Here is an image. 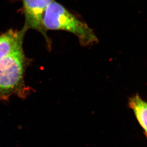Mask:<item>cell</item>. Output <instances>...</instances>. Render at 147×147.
<instances>
[{
	"instance_id": "cell-1",
	"label": "cell",
	"mask_w": 147,
	"mask_h": 147,
	"mask_svg": "<svg viewBox=\"0 0 147 147\" xmlns=\"http://www.w3.org/2000/svg\"><path fill=\"white\" fill-rule=\"evenodd\" d=\"M45 30H62L74 34L83 47L93 45L98 39L92 29L79 20L60 3L54 1L49 5L43 18Z\"/></svg>"
},
{
	"instance_id": "cell-2",
	"label": "cell",
	"mask_w": 147,
	"mask_h": 147,
	"mask_svg": "<svg viewBox=\"0 0 147 147\" xmlns=\"http://www.w3.org/2000/svg\"><path fill=\"white\" fill-rule=\"evenodd\" d=\"M26 58L23 49L0 59V99L13 95L24 97L27 92L24 80Z\"/></svg>"
},
{
	"instance_id": "cell-3",
	"label": "cell",
	"mask_w": 147,
	"mask_h": 147,
	"mask_svg": "<svg viewBox=\"0 0 147 147\" xmlns=\"http://www.w3.org/2000/svg\"><path fill=\"white\" fill-rule=\"evenodd\" d=\"M55 0H23L25 23L23 28L26 31L34 29L44 36L48 46L50 41L43 24V18L47 8Z\"/></svg>"
},
{
	"instance_id": "cell-4",
	"label": "cell",
	"mask_w": 147,
	"mask_h": 147,
	"mask_svg": "<svg viewBox=\"0 0 147 147\" xmlns=\"http://www.w3.org/2000/svg\"><path fill=\"white\" fill-rule=\"evenodd\" d=\"M26 30L10 29L0 34V59L23 49Z\"/></svg>"
},
{
	"instance_id": "cell-5",
	"label": "cell",
	"mask_w": 147,
	"mask_h": 147,
	"mask_svg": "<svg viewBox=\"0 0 147 147\" xmlns=\"http://www.w3.org/2000/svg\"><path fill=\"white\" fill-rule=\"evenodd\" d=\"M129 106L133 110L140 126L147 137V103L141 98L139 94L129 99Z\"/></svg>"
}]
</instances>
